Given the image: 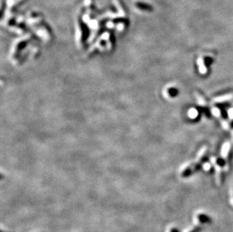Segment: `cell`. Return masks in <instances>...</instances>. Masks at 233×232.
I'll return each mask as SVG.
<instances>
[{"label": "cell", "mask_w": 233, "mask_h": 232, "mask_svg": "<svg viewBox=\"0 0 233 232\" xmlns=\"http://www.w3.org/2000/svg\"><path fill=\"white\" fill-rule=\"evenodd\" d=\"M230 148H231L230 143L226 142V143H224L223 146V147H222V150H221V156H222L223 159L227 160Z\"/></svg>", "instance_id": "obj_2"}, {"label": "cell", "mask_w": 233, "mask_h": 232, "mask_svg": "<svg viewBox=\"0 0 233 232\" xmlns=\"http://www.w3.org/2000/svg\"><path fill=\"white\" fill-rule=\"evenodd\" d=\"M232 99H233V93H229V94H226V95H223V96H218V97L214 98L213 102H214V103H223V102L229 101Z\"/></svg>", "instance_id": "obj_4"}, {"label": "cell", "mask_w": 233, "mask_h": 232, "mask_svg": "<svg viewBox=\"0 0 233 232\" xmlns=\"http://www.w3.org/2000/svg\"><path fill=\"white\" fill-rule=\"evenodd\" d=\"M189 116L191 118H195L198 116V111L195 108H191L189 111Z\"/></svg>", "instance_id": "obj_8"}, {"label": "cell", "mask_w": 233, "mask_h": 232, "mask_svg": "<svg viewBox=\"0 0 233 232\" xmlns=\"http://www.w3.org/2000/svg\"><path fill=\"white\" fill-rule=\"evenodd\" d=\"M211 112H212V114L214 115V116L218 117V118H219L221 116L220 110H219L218 108H213L212 110H211Z\"/></svg>", "instance_id": "obj_9"}, {"label": "cell", "mask_w": 233, "mask_h": 232, "mask_svg": "<svg viewBox=\"0 0 233 232\" xmlns=\"http://www.w3.org/2000/svg\"><path fill=\"white\" fill-rule=\"evenodd\" d=\"M171 232H180V231L177 228H172V229L171 230Z\"/></svg>", "instance_id": "obj_14"}, {"label": "cell", "mask_w": 233, "mask_h": 232, "mask_svg": "<svg viewBox=\"0 0 233 232\" xmlns=\"http://www.w3.org/2000/svg\"><path fill=\"white\" fill-rule=\"evenodd\" d=\"M222 125H223V128H225V129H226V130L229 129V123H228L226 121H222Z\"/></svg>", "instance_id": "obj_10"}, {"label": "cell", "mask_w": 233, "mask_h": 232, "mask_svg": "<svg viewBox=\"0 0 233 232\" xmlns=\"http://www.w3.org/2000/svg\"><path fill=\"white\" fill-rule=\"evenodd\" d=\"M228 116L230 119H233V108H230V109L228 111Z\"/></svg>", "instance_id": "obj_11"}, {"label": "cell", "mask_w": 233, "mask_h": 232, "mask_svg": "<svg viewBox=\"0 0 233 232\" xmlns=\"http://www.w3.org/2000/svg\"><path fill=\"white\" fill-rule=\"evenodd\" d=\"M197 64H198V66H199V71L200 72L201 74L205 75L206 73H207V67H206L205 64H204V60H203L201 57L198 58Z\"/></svg>", "instance_id": "obj_5"}, {"label": "cell", "mask_w": 233, "mask_h": 232, "mask_svg": "<svg viewBox=\"0 0 233 232\" xmlns=\"http://www.w3.org/2000/svg\"><path fill=\"white\" fill-rule=\"evenodd\" d=\"M211 163L214 164V168H215L216 174H217V179L218 182H219V183H220L221 182V168H220V167H219V165L217 163V160H216V158H214V157H212V158H211Z\"/></svg>", "instance_id": "obj_3"}, {"label": "cell", "mask_w": 233, "mask_h": 232, "mask_svg": "<svg viewBox=\"0 0 233 232\" xmlns=\"http://www.w3.org/2000/svg\"><path fill=\"white\" fill-rule=\"evenodd\" d=\"M195 95L196 100H197V101H198V103H199V104L201 106H203V107L206 106V105H207V103H206L205 100L204 99V97H203V96H201L200 93L196 92L195 93Z\"/></svg>", "instance_id": "obj_7"}, {"label": "cell", "mask_w": 233, "mask_h": 232, "mask_svg": "<svg viewBox=\"0 0 233 232\" xmlns=\"http://www.w3.org/2000/svg\"><path fill=\"white\" fill-rule=\"evenodd\" d=\"M201 229H202L201 227L198 226V227H195V228L194 229H192L190 232H200L201 231Z\"/></svg>", "instance_id": "obj_12"}, {"label": "cell", "mask_w": 233, "mask_h": 232, "mask_svg": "<svg viewBox=\"0 0 233 232\" xmlns=\"http://www.w3.org/2000/svg\"><path fill=\"white\" fill-rule=\"evenodd\" d=\"M206 151H207V147H206V146H204V147H202L201 148L200 151H199V153H198L197 157H196L195 162L191 163V166H192V167H191V170L195 169V167L197 166L198 163H199L201 162V161L202 160V158L204 157V155H205Z\"/></svg>", "instance_id": "obj_1"}, {"label": "cell", "mask_w": 233, "mask_h": 232, "mask_svg": "<svg viewBox=\"0 0 233 232\" xmlns=\"http://www.w3.org/2000/svg\"><path fill=\"white\" fill-rule=\"evenodd\" d=\"M198 220L200 222L201 224H206V223L211 222V218L205 214L198 215Z\"/></svg>", "instance_id": "obj_6"}, {"label": "cell", "mask_w": 233, "mask_h": 232, "mask_svg": "<svg viewBox=\"0 0 233 232\" xmlns=\"http://www.w3.org/2000/svg\"><path fill=\"white\" fill-rule=\"evenodd\" d=\"M204 168L206 170H210V168H211V165L209 164V163H205V165H204Z\"/></svg>", "instance_id": "obj_13"}]
</instances>
